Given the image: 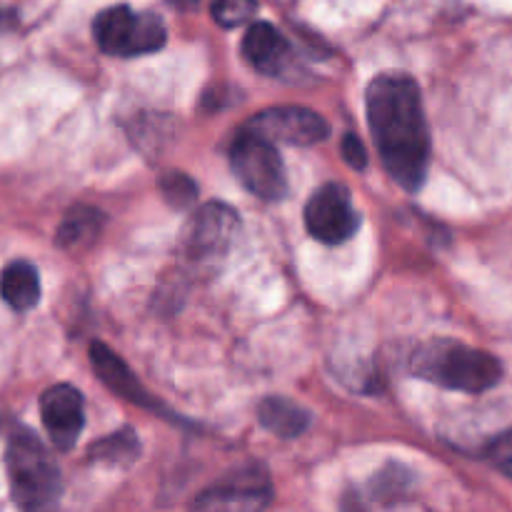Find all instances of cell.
Returning a JSON list of instances; mask_svg holds the SVG:
<instances>
[{
  "label": "cell",
  "instance_id": "6da1fadb",
  "mask_svg": "<svg viewBox=\"0 0 512 512\" xmlns=\"http://www.w3.org/2000/svg\"><path fill=\"white\" fill-rule=\"evenodd\" d=\"M375 148L390 178L400 188H423L430 168V130L420 88L410 75L383 73L365 95Z\"/></svg>",
  "mask_w": 512,
  "mask_h": 512
},
{
  "label": "cell",
  "instance_id": "7a4b0ae2",
  "mask_svg": "<svg viewBox=\"0 0 512 512\" xmlns=\"http://www.w3.org/2000/svg\"><path fill=\"white\" fill-rule=\"evenodd\" d=\"M410 370L415 378L460 393H485L503 378L498 358L450 338H433L420 345L410 358Z\"/></svg>",
  "mask_w": 512,
  "mask_h": 512
},
{
  "label": "cell",
  "instance_id": "3957f363",
  "mask_svg": "<svg viewBox=\"0 0 512 512\" xmlns=\"http://www.w3.org/2000/svg\"><path fill=\"white\" fill-rule=\"evenodd\" d=\"M5 468H8L10 493L18 508L38 510L58 500L60 488H63L58 465L28 428L10 433Z\"/></svg>",
  "mask_w": 512,
  "mask_h": 512
},
{
  "label": "cell",
  "instance_id": "277c9868",
  "mask_svg": "<svg viewBox=\"0 0 512 512\" xmlns=\"http://www.w3.org/2000/svg\"><path fill=\"white\" fill-rule=\"evenodd\" d=\"M93 35L100 50L118 58L155 53L165 45V23L155 13H138L128 5L105 8L95 18Z\"/></svg>",
  "mask_w": 512,
  "mask_h": 512
},
{
  "label": "cell",
  "instance_id": "5b68a950",
  "mask_svg": "<svg viewBox=\"0 0 512 512\" xmlns=\"http://www.w3.org/2000/svg\"><path fill=\"white\" fill-rule=\"evenodd\" d=\"M230 165L243 188L263 200H280L288 193V175L275 143L250 130H240L230 145Z\"/></svg>",
  "mask_w": 512,
  "mask_h": 512
},
{
  "label": "cell",
  "instance_id": "8992f818",
  "mask_svg": "<svg viewBox=\"0 0 512 512\" xmlns=\"http://www.w3.org/2000/svg\"><path fill=\"white\" fill-rule=\"evenodd\" d=\"M305 225L308 233L325 245H340L353 238L358 233L360 215L348 188L340 183H325L315 190L305 205Z\"/></svg>",
  "mask_w": 512,
  "mask_h": 512
},
{
  "label": "cell",
  "instance_id": "52a82bcc",
  "mask_svg": "<svg viewBox=\"0 0 512 512\" xmlns=\"http://www.w3.org/2000/svg\"><path fill=\"white\" fill-rule=\"evenodd\" d=\"M245 130L268 138L270 143L285 145H315L330 135L328 120L310 108L300 105H280L255 115Z\"/></svg>",
  "mask_w": 512,
  "mask_h": 512
},
{
  "label": "cell",
  "instance_id": "ba28073f",
  "mask_svg": "<svg viewBox=\"0 0 512 512\" xmlns=\"http://www.w3.org/2000/svg\"><path fill=\"white\" fill-rule=\"evenodd\" d=\"M270 498L273 485L265 470L243 468L205 490L193 505L198 510H260L270 503Z\"/></svg>",
  "mask_w": 512,
  "mask_h": 512
},
{
  "label": "cell",
  "instance_id": "9c48e42d",
  "mask_svg": "<svg viewBox=\"0 0 512 512\" xmlns=\"http://www.w3.org/2000/svg\"><path fill=\"white\" fill-rule=\"evenodd\" d=\"M240 230V218L230 205L208 203L190 218L185 228V248L195 258H215L228 253Z\"/></svg>",
  "mask_w": 512,
  "mask_h": 512
},
{
  "label": "cell",
  "instance_id": "30bf717a",
  "mask_svg": "<svg viewBox=\"0 0 512 512\" xmlns=\"http://www.w3.org/2000/svg\"><path fill=\"white\" fill-rule=\"evenodd\" d=\"M40 418L60 453L73 450L85 425V403L80 390L68 383L45 390L40 398Z\"/></svg>",
  "mask_w": 512,
  "mask_h": 512
},
{
  "label": "cell",
  "instance_id": "8fae6325",
  "mask_svg": "<svg viewBox=\"0 0 512 512\" xmlns=\"http://www.w3.org/2000/svg\"><path fill=\"white\" fill-rule=\"evenodd\" d=\"M243 55L263 75H283L293 65L288 38L270 23L250 25L243 38Z\"/></svg>",
  "mask_w": 512,
  "mask_h": 512
},
{
  "label": "cell",
  "instance_id": "7c38bea8",
  "mask_svg": "<svg viewBox=\"0 0 512 512\" xmlns=\"http://www.w3.org/2000/svg\"><path fill=\"white\" fill-rule=\"evenodd\" d=\"M90 363H93V368L98 370V378L103 380L113 393L123 395V398H128L130 403L153 405V400L148 398V393H145L143 385L138 383V378L130 373L128 365H125L113 350L105 348L103 343L90 345Z\"/></svg>",
  "mask_w": 512,
  "mask_h": 512
},
{
  "label": "cell",
  "instance_id": "4fadbf2b",
  "mask_svg": "<svg viewBox=\"0 0 512 512\" xmlns=\"http://www.w3.org/2000/svg\"><path fill=\"white\" fill-rule=\"evenodd\" d=\"M0 295L18 313L35 308L40 300V278L28 260H13L0 275Z\"/></svg>",
  "mask_w": 512,
  "mask_h": 512
},
{
  "label": "cell",
  "instance_id": "5bb4252c",
  "mask_svg": "<svg viewBox=\"0 0 512 512\" xmlns=\"http://www.w3.org/2000/svg\"><path fill=\"white\" fill-rule=\"evenodd\" d=\"M258 418L263 428H268L278 438H298L310 425L308 410L288 398L263 400L258 408Z\"/></svg>",
  "mask_w": 512,
  "mask_h": 512
},
{
  "label": "cell",
  "instance_id": "9a60e30c",
  "mask_svg": "<svg viewBox=\"0 0 512 512\" xmlns=\"http://www.w3.org/2000/svg\"><path fill=\"white\" fill-rule=\"evenodd\" d=\"M100 225H103V215L95 208H78L68 210L65 220L60 223L58 230V245L60 248H80V245L90 243L98 235Z\"/></svg>",
  "mask_w": 512,
  "mask_h": 512
},
{
  "label": "cell",
  "instance_id": "2e32d148",
  "mask_svg": "<svg viewBox=\"0 0 512 512\" xmlns=\"http://www.w3.org/2000/svg\"><path fill=\"white\" fill-rule=\"evenodd\" d=\"M138 450V438H135L133 430L125 428L120 430V433H113L108 435V438L100 440V443H95L93 448H90V458L108 465H123L138 458Z\"/></svg>",
  "mask_w": 512,
  "mask_h": 512
},
{
  "label": "cell",
  "instance_id": "e0dca14e",
  "mask_svg": "<svg viewBox=\"0 0 512 512\" xmlns=\"http://www.w3.org/2000/svg\"><path fill=\"white\" fill-rule=\"evenodd\" d=\"M258 3L255 0H215L213 3V20L223 28H235L253 18Z\"/></svg>",
  "mask_w": 512,
  "mask_h": 512
},
{
  "label": "cell",
  "instance_id": "ac0fdd59",
  "mask_svg": "<svg viewBox=\"0 0 512 512\" xmlns=\"http://www.w3.org/2000/svg\"><path fill=\"white\" fill-rule=\"evenodd\" d=\"M163 195L175 208H188L198 198V185L183 173H170L163 178Z\"/></svg>",
  "mask_w": 512,
  "mask_h": 512
},
{
  "label": "cell",
  "instance_id": "d6986e66",
  "mask_svg": "<svg viewBox=\"0 0 512 512\" xmlns=\"http://www.w3.org/2000/svg\"><path fill=\"white\" fill-rule=\"evenodd\" d=\"M488 458H490V463L500 470V473L512 478V430L510 433L500 435V438L490 445Z\"/></svg>",
  "mask_w": 512,
  "mask_h": 512
},
{
  "label": "cell",
  "instance_id": "ffe728a7",
  "mask_svg": "<svg viewBox=\"0 0 512 512\" xmlns=\"http://www.w3.org/2000/svg\"><path fill=\"white\" fill-rule=\"evenodd\" d=\"M340 148H343V158L348 160L350 168L365 170V165H368V153H365V145L360 143L358 135H353V133L345 135Z\"/></svg>",
  "mask_w": 512,
  "mask_h": 512
},
{
  "label": "cell",
  "instance_id": "44dd1931",
  "mask_svg": "<svg viewBox=\"0 0 512 512\" xmlns=\"http://www.w3.org/2000/svg\"><path fill=\"white\" fill-rule=\"evenodd\" d=\"M168 3L173 5V8L183 10V13H190L193 8H198V0H168Z\"/></svg>",
  "mask_w": 512,
  "mask_h": 512
}]
</instances>
